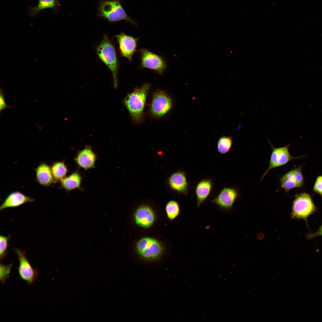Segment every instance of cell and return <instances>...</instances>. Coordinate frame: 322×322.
<instances>
[{"label": "cell", "instance_id": "obj_14", "mask_svg": "<svg viewBox=\"0 0 322 322\" xmlns=\"http://www.w3.org/2000/svg\"><path fill=\"white\" fill-rule=\"evenodd\" d=\"M168 183L174 191L181 194H187L188 185L184 171H178L172 173L168 178Z\"/></svg>", "mask_w": 322, "mask_h": 322}, {"label": "cell", "instance_id": "obj_27", "mask_svg": "<svg viewBox=\"0 0 322 322\" xmlns=\"http://www.w3.org/2000/svg\"><path fill=\"white\" fill-rule=\"evenodd\" d=\"M313 189L315 192L322 196V176L317 177Z\"/></svg>", "mask_w": 322, "mask_h": 322}, {"label": "cell", "instance_id": "obj_13", "mask_svg": "<svg viewBox=\"0 0 322 322\" xmlns=\"http://www.w3.org/2000/svg\"><path fill=\"white\" fill-rule=\"evenodd\" d=\"M97 156L90 146H86L79 151L75 158L78 166L86 170L95 167Z\"/></svg>", "mask_w": 322, "mask_h": 322}, {"label": "cell", "instance_id": "obj_24", "mask_svg": "<svg viewBox=\"0 0 322 322\" xmlns=\"http://www.w3.org/2000/svg\"><path fill=\"white\" fill-rule=\"evenodd\" d=\"M11 235L7 236L2 235L0 236V258L1 261L4 259L7 254L8 247L9 245L8 241L10 240Z\"/></svg>", "mask_w": 322, "mask_h": 322}, {"label": "cell", "instance_id": "obj_6", "mask_svg": "<svg viewBox=\"0 0 322 322\" xmlns=\"http://www.w3.org/2000/svg\"><path fill=\"white\" fill-rule=\"evenodd\" d=\"M13 250L18 257L19 265L17 269L20 277L28 285L33 284L38 278V270L32 266L24 251H21L17 248Z\"/></svg>", "mask_w": 322, "mask_h": 322}, {"label": "cell", "instance_id": "obj_17", "mask_svg": "<svg viewBox=\"0 0 322 322\" xmlns=\"http://www.w3.org/2000/svg\"><path fill=\"white\" fill-rule=\"evenodd\" d=\"M213 185L212 180L209 179H202L197 184L195 192L197 207L200 206L209 196Z\"/></svg>", "mask_w": 322, "mask_h": 322}, {"label": "cell", "instance_id": "obj_19", "mask_svg": "<svg viewBox=\"0 0 322 322\" xmlns=\"http://www.w3.org/2000/svg\"><path fill=\"white\" fill-rule=\"evenodd\" d=\"M59 6L58 0H38L36 6L28 7L29 13L30 16L36 17L41 11L44 9L50 8L56 12Z\"/></svg>", "mask_w": 322, "mask_h": 322}, {"label": "cell", "instance_id": "obj_16", "mask_svg": "<svg viewBox=\"0 0 322 322\" xmlns=\"http://www.w3.org/2000/svg\"><path fill=\"white\" fill-rule=\"evenodd\" d=\"M35 171L36 180L41 185L48 187L54 182L50 166L46 163H40Z\"/></svg>", "mask_w": 322, "mask_h": 322}, {"label": "cell", "instance_id": "obj_25", "mask_svg": "<svg viewBox=\"0 0 322 322\" xmlns=\"http://www.w3.org/2000/svg\"><path fill=\"white\" fill-rule=\"evenodd\" d=\"M13 265L12 263L9 265H4L1 263L0 280L2 284H4L6 280L9 277Z\"/></svg>", "mask_w": 322, "mask_h": 322}, {"label": "cell", "instance_id": "obj_23", "mask_svg": "<svg viewBox=\"0 0 322 322\" xmlns=\"http://www.w3.org/2000/svg\"><path fill=\"white\" fill-rule=\"evenodd\" d=\"M233 139L232 137L224 136L218 140L217 149L220 153L224 154L228 153L232 147Z\"/></svg>", "mask_w": 322, "mask_h": 322}, {"label": "cell", "instance_id": "obj_2", "mask_svg": "<svg viewBox=\"0 0 322 322\" xmlns=\"http://www.w3.org/2000/svg\"><path fill=\"white\" fill-rule=\"evenodd\" d=\"M150 87L146 83L135 88L125 98L124 103L131 117L136 122L141 121L147 96Z\"/></svg>", "mask_w": 322, "mask_h": 322}, {"label": "cell", "instance_id": "obj_21", "mask_svg": "<svg viewBox=\"0 0 322 322\" xmlns=\"http://www.w3.org/2000/svg\"><path fill=\"white\" fill-rule=\"evenodd\" d=\"M165 209L168 219L171 221L176 218L180 213L179 205L177 201L174 200L168 202Z\"/></svg>", "mask_w": 322, "mask_h": 322}, {"label": "cell", "instance_id": "obj_10", "mask_svg": "<svg viewBox=\"0 0 322 322\" xmlns=\"http://www.w3.org/2000/svg\"><path fill=\"white\" fill-rule=\"evenodd\" d=\"M141 66L162 74L166 67L164 60L160 56L145 49L140 50Z\"/></svg>", "mask_w": 322, "mask_h": 322}, {"label": "cell", "instance_id": "obj_28", "mask_svg": "<svg viewBox=\"0 0 322 322\" xmlns=\"http://www.w3.org/2000/svg\"><path fill=\"white\" fill-rule=\"evenodd\" d=\"M9 107L6 103L4 95L2 91L1 90L0 93V112Z\"/></svg>", "mask_w": 322, "mask_h": 322}, {"label": "cell", "instance_id": "obj_5", "mask_svg": "<svg viewBox=\"0 0 322 322\" xmlns=\"http://www.w3.org/2000/svg\"><path fill=\"white\" fill-rule=\"evenodd\" d=\"M100 16L109 21L114 22L125 20L136 25L137 23L127 14L120 2L117 0L101 2L99 9Z\"/></svg>", "mask_w": 322, "mask_h": 322}, {"label": "cell", "instance_id": "obj_4", "mask_svg": "<svg viewBox=\"0 0 322 322\" xmlns=\"http://www.w3.org/2000/svg\"><path fill=\"white\" fill-rule=\"evenodd\" d=\"M317 208L310 196L305 193L297 195L293 202L291 217L294 219L305 220L314 213Z\"/></svg>", "mask_w": 322, "mask_h": 322}, {"label": "cell", "instance_id": "obj_3", "mask_svg": "<svg viewBox=\"0 0 322 322\" xmlns=\"http://www.w3.org/2000/svg\"><path fill=\"white\" fill-rule=\"evenodd\" d=\"M96 49L99 58L111 71L112 75L114 86L116 88L117 86L118 64L115 49L113 44L107 35H105Z\"/></svg>", "mask_w": 322, "mask_h": 322}, {"label": "cell", "instance_id": "obj_9", "mask_svg": "<svg viewBox=\"0 0 322 322\" xmlns=\"http://www.w3.org/2000/svg\"><path fill=\"white\" fill-rule=\"evenodd\" d=\"M272 148L269 165L261 177L262 180L271 169L286 164L291 160L297 158L292 157L289 151V145L279 147H274L269 142Z\"/></svg>", "mask_w": 322, "mask_h": 322}, {"label": "cell", "instance_id": "obj_11", "mask_svg": "<svg viewBox=\"0 0 322 322\" xmlns=\"http://www.w3.org/2000/svg\"><path fill=\"white\" fill-rule=\"evenodd\" d=\"M238 196V192L236 188H224L211 202L222 209L229 210L231 208Z\"/></svg>", "mask_w": 322, "mask_h": 322}, {"label": "cell", "instance_id": "obj_7", "mask_svg": "<svg viewBox=\"0 0 322 322\" xmlns=\"http://www.w3.org/2000/svg\"><path fill=\"white\" fill-rule=\"evenodd\" d=\"M135 224L138 226L144 229L152 227L156 220V215L153 208L150 206L143 204L135 209L133 214Z\"/></svg>", "mask_w": 322, "mask_h": 322}, {"label": "cell", "instance_id": "obj_15", "mask_svg": "<svg viewBox=\"0 0 322 322\" xmlns=\"http://www.w3.org/2000/svg\"><path fill=\"white\" fill-rule=\"evenodd\" d=\"M35 199L18 191H13L6 198L0 207V210L7 208L18 207L27 202H32Z\"/></svg>", "mask_w": 322, "mask_h": 322}, {"label": "cell", "instance_id": "obj_18", "mask_svg": "<svg viewBox=\"0 0 322 322\" xmlns=\"http://www.w3.org/2000/svg\"><path fill=\"white\" fill-rule=\"evenodd\" d=\"M82 179L81 175L78 172H74L60 182L61 187L67 192L81 189Z\"/></svg>", "mask_w": 322, "mask_h": 322}, {"label": "cell", "instance_id": "obj_29", "mask_svg": "<svg viewBox=\"0 0 322 322\" xmlns=\"http://www.w3.org/2000/svg\"><path fill=\"white\" fill-rule=\"evenodd\" d=\"M322 236V224L318 229L315 232L310 233L307 235L308 239H311L316 237Z\"/></svg>", "mask_w": 322, "mask_h": 322}, {"label": "cell", "instance_id": "obj_12", "mask_svg": "<svg viewBox=\"0 0 322 322\" xmlns=\"http://www.w3.org/2000/svg\"><path fill=\"white\" fill-rule=\"evenodd\" d=\"M114 37L118 43L121 55L131 61L136 50L138 39L122 32Z\"/></svg>", "mask_w": 322, "mask_h": 322}, {"label": "cell", "instance_id": "obj_26", "mask_svg": "<svg viewBox=\"0 0 322 322\" xmlns=\"http://www.w3.org/2000/svg\"><path fill=\"white\" fill-rule=\"evenodd\" d=\"M301 170V167L292 170L293 178L297 188L301 187L303 183L304 179Z\"/></svg>", "mask_w": 322, "mask_h": 322}, {"label": "cell", "instance_id": "obj_8", "mask_svg": "<svg viewBox=\"0 0 322 322\" xmlns=\"http://www.w3.org/2000/svg\"><path fill=\"white\" fill-rule=\"evenodd\" d=\"M172 106V100L170 97L164 91L159 90L153 95L150 110L154 115L161 117L168 113Z\"/></svg>", "mask_w": 322, "mask_h": 322}, {"label": "cell", "instance_id": "obj_1", "mask_svg": "<svg viewBox=\"0 0 322 322\" xmlns=\"http://www.w3.org/2000/svg\"><path fill=\"white\" fill-rule=\"evenodd\" d=\"M135 250L138 258L147 268H153L161 260L164 253L162 243L156 238L146 236L139 239L135 246Z\"/></svg>", "mask_w": 322, "mask_h": 322}, {"label": "cell", "instance_id": "obj_22", "mask_svg": "<svg viewBox=\"0 0 322 322\" xmlns=\"http://www.w3.org/2000/svg\"><path fill=\"white\" fill-rule=\"evenodd\" d=\"M281 187L286 192L295 188H297L294 180L292 170L288 172L280 179Z\"/></svg>", "mask_w": 322, "mask_h": 322}, {"label": "cell", "instance_id": "obj_20", "mask_svg": "<svg viewBox=\"0 0 322 322\" xmlns=\"http://www.w3.org/2000/svg\"><path fill=\"white\" fill-rule=\"evenodd\" d=\"M50 167L54 182H60L66 177L68 170L64 162H53Z\"/></svg>", "mask_w": 322, "mask_h": 322}]
</instances>
